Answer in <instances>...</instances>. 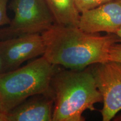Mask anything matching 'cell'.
<instances>
[{
  "label": "cell",
  "mask_w": 121,
  "mask_h": 121,
  "mask_svg": "<svg viewBox=\"0 0 121 121\" xmlns=\"http://www.w3.org/2000/svg\"><path fill=\"white\" fill-rule=\"evenodd\" d=\"M91 69L102 96V120L110 121L121 110V63L109 60L93 65Z\"/></svg>",
  "instance_id": "5b68a950"
},
{
  "label": "cell",
  "mask_w": 121,
  "mask_h": 121,
  "mask_svg": "<svg viewBox=\"0 0 121 121\" xmlns=\"http://www.w3.org/2000/svg\"><path fill=\"white\" fill-rule=\"evenodd\" d=\"M45 42L43 56L54 66L80 69L109 61L112 45L120 43L117 34L100 35L78 26L54 25L42 34Z\"/></svg>",
  "instance_id": "6da1fadb"
},
{
  "label": "cell",
  "mask_w": 121,
  "mask_h": 121,
  "mask_svg": "<svg viewBox=\"0 0 121 121\" xmlns=\"http://www.w3.org/2000/svg\"><path fill=\"white\" fill-rule=\"evenodd\" d=\"M54 99L52 94L30 96L7 113L8 121H52Z\"/></svg>",
  "instance_id": "ba28073f"
},
{
  "label": "cell",
  "mask_w": 121,
  "mask_h": 121,
  "mask_svg": "<svg viewBox=\"0 0 121 121\" xmlns=\"http://www.w3.org/2000/svg\"><path fill=\"white\" fill-rule=\"evenodd\" d=\"M45 45L41 34H25L0 41L4 72L20 67L26 60L43 56Z\"/></svg>",
  "instance_id": "8992f818"
},
{
  "label": "cell",
  "mask_w": 121,
  "mask_h": 121,
  "mask_svg": "<svg viewBox=\"0 0 121 121\" xmlns=\"http://www.w3.org/2000/svg\"><path fill=\"white\" fill-rule=\"evenodd\" d=\"M54 20L63 26H78L80 13L75 0H45Z\"/></svg>",
  "instance_id": "9c48e42d"
},
{
  "label": "cell",
  "mask_w": 121,
  "mask_h": 121,
  "mask_svg": "<svg viewBox=\"0 0 121 121\" xmlns=\"http://www.w3.org/2000/svg\"><path fill=\"white\" fill-rule=\"evenodd\" d=\"M116 34H117L118 37H119V40H120V43H121V28L119 29V30L118 31V32Z\"/></svg>",
  "instance_id": "2e32d148"
},
{
  "label": "cell",
  "mask_w": 121,
  "mask_h": 121,
  "mask_svg": "<svg viewBox=\"0 0 121 121\" xmlns=\"http://www.w3.org/2000/svg\"><path fill=\"white\" fill-rule=\"evenodd\" d=\"M78 27L90 33L116 34L121 28V0H112L81 13Z\"/></svg>",
  "instance_id": "52a82bcc"
},
{
  "label": "cell",
  "mask_w": 121,
  "mask_h": 121,
  "mask_svg": "<svg viewBox=\"0 0 121 121\" xmlns=\"http://www.w3.org/2000/svg\"><path fill=\"white\" fill-rule=\"evenodd\" d=\"M4 72V67H3V63H2V60L1 59V55H0V73L1 72Z\"/></svg>",
  "instance_id": "5bb4252c"
},
{
  "label": "cell",
  "mask_w": 121,
  "mask_h": 121,
  "mask_svg": "<svg viewBox=\"0 0 121 121\" xmlns=\"http://www.w3.org/2000/svg\"><path fill=\"white\" fill-rule=\"evenodd\" d=\"M109 60L121 63V43L112 45L109 52Z\"/></svg>",
  "instance_id": "8fae6325"
},
{
  "label": "cell",
  "mask_w": 121,
  "mask_h": 121,
  "mask_svg": "<svg viewBox=\"0 0 121 121\" xmlns=\"http://www.w3.org/2000/svg\"><path fill=\"white\" fill-rule=\"evenodd\" d=\"M0 121H8L7 114L0 111Z\"/></svg>",
  "instance_id": "4fadbf2b"
},
{
  "label": "cell",
  "mask_w": 121,
  "mask_h": 121,
  "mask_svg": "<svg viewBox=\"0 0 121 121\" xmlns=\"http://www.w3.org/2000/svg\"><path fill=\"white\" fill-rule=\"evenodd\" d=\"M113 120L114 121H121V114L118 115L117 116H115V117L113 118Z\"/></svg>",
  "instance_id": "9a60e30c"
},
{
  "label": "cell",
  "mask_w": 121,
  "mask_h": 121,
  "mask_svg": "<svg viewBox=\"0 0 121 121\" xmlns=\"http://www.w3.org/2000/svg\"><path fill=\"white\" fill-rule=\"evenodd\" d=\"M9 0H0V26L8 25L10 18L7 13V6Z\"/></svg>",
  "instance_id": "7c38bea8"
},
{
  "label": "cell",
  "mask_w": 121,
  "mask_h": 121,
  "mask_svg": "<svg viewBox=\"0 0 121 121\" xmlns=\"http://www.w3.org/2000/svg\"><path fill=\"white\" fill-rule=\"evenodd\" d=\"M54 65L43 56L22 67L0 73V111L8 113L30 96L52 94Z\"/></svg>",
  "instance_id": "3957f363"
},
{
  "label": "cell",
  "mask_w": 121,
  "mask_h": 121,
  "mask_svg": "<svg viewBox=\"0 0 121 121\" xmlns=\"http://www.w3.org/2000/svg\"><path fill=\"white\" fill-rule=\"evenodd\" d=\"M76 6L80 13L96 8L112 0H75Z\"/></svg>",
  "instance_id": "30bf717a"
},
{
  "label": "cell",
  "mask_w": 121,
  "mask_h": 121,
  "mask_svg": "<svg viewBox=\"0 0 121 121\" xmlns=\"http://www.w3.org/2000/svg\"><path fill=\"white\" fill-rule=\"evenodd\" d=\"M10 7L14 16L8 26L0 29L1 40L25 34H42L54 24L45 0H13Z\"/></svg>",
  "instance_id": "277c9868"
},
{
  "label": "cell",
  "mask_w": 121,
  "mask_h": 121,
  "mask_svg": "<svg viewBox=\"0 0 121 121\" xmlns=\"http://www.w3.org/2000/svg\"><path fill=\"white\" fill-rule=\"evenodd\" d=\"M54 99L52 121H84L85 110L102 102L91 68L56 70L51 82Z\"/></svg>",
  "instance_id": "7a4b0ae2"
}]
</instances>
